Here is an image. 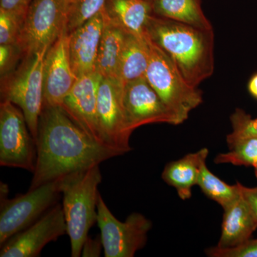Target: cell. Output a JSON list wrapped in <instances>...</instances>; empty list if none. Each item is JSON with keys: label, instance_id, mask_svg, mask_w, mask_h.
Wrapping results in <instances>:
<instances>
[{"label": "cell", "instance_id": "obj_13", "mask_svg": "<svg viewBox=\"0 0 257 257\" xmlns=\"http://www.w3.org/2000/svg\"><path fill=\"white\" fill-rule=\"evenodd\" d=\"M101 79L96 71L79 76L61 106L93 140L109 146L104 142L98 124V89Z\"/></svg>", "mask_w": 257, "mask_h": 257}, {"label": "cell", "instance_id": "obj_24", "mask_svg": "<svg viewBox=\"0 0 257 257\" xmlns=\"http://www.w3.org/2000/svg\"><path fill=\"white\" fill-rule=\"evenodd\" d=\"M107 0H76L71 6L67 28L71 33L104 9Z\"/></svg>", "mask_w": 257, "mask_h": 257}, {"label": "cell", "instance_id": "obj_12", "mask_svg": "<svg viewBox=\"0 0 257 257\" xmlns=\"http://www.w3.org/2000/svg\"><path fill=\"white\" fill-rule=\"evenodd\" d=\"M67 234L63 208L56 204L50 209L1 246V257H36L44 247Z\"/></svg>", "mask_w": 257, "mask_h": 257}, {"label": "cell", "instance_id": "obj_9", "mask_svg": "<svg viewBox=\"0 0 257 257\" xmlns=\"http://www.w3.org/2000/svg\"><path fill=\"white\" fill-rule=\"evenodd\" d=\"M36 141L30 133L23 111L8 100L0 105V165L33 172Z\"/></svg>", "mask_w": 257, "mask_h": 257}, {"label": "cell", "instance_id": "obj_10", "mask_svg": "<svg viewBox=\"0 0 257 257\" xmlns=\"http://www.w3.org/2000/svg\"><path fill=\"white\" fill-rule=\"evenodd\" d=\"M128 130L155 123L178 125L180 121L169 109L145 77L126 83L121 94Z\"/></svg>", "mask_w": 257, "mask_h": 257}, {"label": "cell", "instance_id": "obj_15", "mask_svg": "<svg viewBox=\"0 0 257 257\" xmlns=\"http://www.w3.org/2000/svg\"><path fill=\"white\" fill-rule=\"evenodd\" d=\"M103 10L69 33V55L77 77L96 71V62L103 28Z\"/></svg>", "mask_w": 257, "mask_h": 257}, {"label": "cell", "instance_id": "obj_18", "mask_svg": "<svg viewBox=\"0 0 257 257\" xmlns=\"http://www.w3.org/2000/svg\"><path fill=\"white\" fill-rule=\"evenodd\" d=\"M209 155L207 148L167 164L162 174V179L177 190L181 199L187 200L192 195V188L197 185L199 174Z\"/></svg>", "mask_w": 257, "mask_h": 257}, {"label": "cell", "instance_id": "obj_6", "mask_svg": "<svg viewBox=\"0 0 257 257\" xmlns=\"http://www.w3.org/2000/svg\"><path fill=\"white\" fill-rule=\"evenodd\" d=\"M70 9L67 0H32L18 42L23 55L50 49L67 27Z\"/></svg>", "mask_w": 257, "mask_h": 257}, {"label": "cell", "instance_id": "obj_11", "mask_svg": "<svg viewBox=\"0 0 257 257\" xmlns=\"http://www.w3.org/2000/svg\"><path fill=\"white\" fill-rule=\"evenodd\" d=\"M123 86L116 79L102 77L97 96L98 124L106 145L123 154L131 151L121 94Z\"/></svg>", "mask_w": 257, "mask_h": 257}, {"label": "cell", "instance_id": "obj_23", "mask_svg": "<svg viewBox=\"0 0 257 257\" xmlns=\"http://www.w3.org/2000/svg\"><path fill=\"white\" fill-rule=\"evenodd\" d=\"M229 151L218 155L216 164L235 166H253L257 164V138L243 139L229 147Z\"/></svg>", "mask_w": 257, "mask_h": 257}, {"label": "cell", "instance_id": "obj_17", "mask_svg": "<svg viewBox=\"0 0 257 257\" xmlns=\"http://www.w3.org/2000/svg\"><path fill=\"white\" fill-rule=\"evenodd\" d=\"M103 10L114 25L140 37L146 36L147 25L154 15L150 0H107Z\"/></svg>", "mask_w": 257, "mask_h": 257}, {"label": "cell", "instance_id": "obj_29", "mask_svg": "<svg viewBox=\"0 0 257 257\" xmlns=\"http://www.w3.org/2000/svg\"><path fill=\"white\" fill-rule=\"evenodd\" d=\"M32 0H0V9L18 14L26 15Z\"/></svg>", "mask_w": 257, "mask_h": 257}, {"label": "cell", "instance_id": "obj_33", "mask_svg": "<svg viewBox=\"0 0 257 257\" xmlns=\"http://www.w3.org/2000/svg\"><path fill=\"white\" fill-rule=\"evenodd\" d=\"M67 1H68L69 3H70L71 6H72V5L74 4V3H75L76 0H67Z\"/></svg>", "mask_w": 257, "mask_h": 257}, {"label": "cell", "instance_id": "obj_26", "mask_svg": "<svg viewBox=\"0 0 257 257\" xmlns=\"http://www.w3.org/2000/svg\"><path fill=\"white\" fill-rule=\"evenodd\" d=\"M25 15L0 9V45H18Z\"/></svg>", "mask_w": 257, "mask_h": 257}, {"label": "cell", "instance_id": "obj_16", "mask_svg": "<svg viewBox=\"0 0 257 257\" xmlns=\"http://www.w3.org/2000/svg\"><path fill=\"white\" fill-rule=\"evenodd\" d=\"M256 229V218L241 194L224 209L220 239L217 246L233 248L239 246L251 239Z\"/></svg>", "mask_w": 257, "mask_h": 257}, {"label": "cell", "instance_id": "obj_8", "mask_svg": "<svg viewBox=\"0 0 257 257\" xmlns=\"http://www.w3.org/2000/svg\"><path fill=\"white\" fill-rule=\"evenodd\" d=\"M97 213L104 256L133 257L146 245L152 223L143 214L133 213L122 222L113 215L100 194Z\"/></svg>", "mask_w": 257, "mask_h": 257}, {"label": "cell", "instance_id": "obj_30", "mask_svg": "<svg viewBox=\"0 0 257 257\" xmlns=\"http://www.w3.org/2000/svg\"><path fill=\"white\" fill-rule=\"evenodd\" d=\"M238 184H239L241 195L248 203L257 221V187L249 188V187H245L239 182H238Z\"/></svg>", "mask_w": 257, "mask_h": 257}, {"label": "cell", "instance_id": "obj_34", "mask_svg": "<svg viewBox=\"0 0 257 257\" xmlns=\"http://www.w3.org/2000/svg\"><path fill=\"white\" fill-rule=\"evenodd\" d=\"M254 170H255V175H256V177L257 179V164L256 165L254 166Z\"/></svg>", "mask_w": 257, "mask_h": 257}, {"label": "cell", "instance_id": "obj_35", "mask_svg": "<svg viewBox=\"0 0 257 257\" xmlns=\"http://www.w3.org/2000/svg\"><path fill=\"white\" fill-rule=\"evenodd\" d=\"M150 1L154 2V0H150Z\"/></svg>", "mask_w": 257, "mask_h": 257}, {"label": "cell", "instance_id": "obj_1", "mask_svg": "<svg viewBox=\"0 0 257 257\" xmlns=\"http://www.w3.org/2000/svg\"><path fill=\"white\" fill-rule=\"evenodd\" d=\"M35 141L37 160L30 189L124 155L93 140L62 106H43Z\"/></svg>", "mask_w": 257, "mask_h": 257}, {"label": "cell", "instance_id": "obj_4", "mask_svg": "<svg viewBox=\"0 0 257 257\" xmlns=\"http://www.w3.org/2000/svg\"><path fill=\"white\" fill-rule=\"evenodd\" d=\"M147 37L150 62L145 77L182 124L202 104V93L187 82L167 54Z\"/></svg>", "mask_w": 257, "mask_h": 257}, {"label": "cell", "instance_id": "obj_20", "mask_svg": "<svg viewBox=\"0 0 257 257\" xmlns=\"http://www.w3.org/2000/svg\"><path fill=\"white\" fill-rule=\"evenodd\" d=\"M150 62V47L147 35L140 37L126 33L120 57L116 81L121 85L145 77Z\"/></svg>", "mask_w": 257, "mask_h": 257}, {"label": "cell", "instance_id": "obj_14", "mask_svg": "<svg viewBox=\"0 0 257 257\" xmlns=\"http://www.w3.org/2000/svg\"><path fill=\"white\" fill-rule=\"evenodd\" d=\"M77 79L71 64L69 33L66 27L45 56L44 106H62Z\"/></svg>", "mask_w": 257, "mask_h": 257}, {"label": "cell", "instance_id": "obj_3", "mask_svg": "<svg viewBox=\"0 0 257 257\" xmlns=\"http://www.w3.org/2000/svg\"><path fill=\"white\" fill-rule=\"evenodd\" d=\"M101 182L99 165L64 177L62 208L72 257L82 256L89 230L97 223L98 187Z\"/></svg>", "mask_w": 257, "mask_h": 257}, {"label": "cell", "instance_id": "obj_2", "mask_svg": "<svg viewBox=\"0 0 257 257\" xmlns=\"http://www.w3.org/2000/svg\"><path fill=\"white\" fill-rule=\"evenodd\" d=\"M146 35L172 60L187 82L198 86L214 70V34L154 15Z\"/></svg>", "mask_w": 257, "mask_h": 257}, {"label": "cell", "instance_id": "obj_7", "mask_svg": "<svg viewBox=\"0 0 257 257\" xmlns=\"http://www.w3.org/2000/svg\"><path fill=\"white\" fill-rule=\"evenodd\" d=\"M49 49L28 57L26 64L3 87V100L18 106L25 115L30 133L36 140L44 106V65Z\"/></svg>", "mask_w": 257, "mask_h": 257}, {"label": "cell", "instance_id": "obj_32", "mask_svg": "<svg viewBox=\"0 0 257 257\" xmlns=\"http://www.w3.org/2000/svg\"><path fill=\"white\" fill-rule=\"evenodd\" d=\"M248 89L251 95L257 99V74H254L250 79Z\"/></svg>", "mask_w": 257, "mask_h": 257}, {"label": "cell", "instance_id": "obj_5", "mask_svg": "<svg viewBox=\"0 0 257 257\" xmlns=\"http://www.w3.org/2000/svg\"><path fill=\"white\" fill-rule=\"evenodd\" d=\"M63 177L29 189L25 194L8 199L7 185L1 183L0 245L31 226L55 206L62 194Z\"/></svg>", "mask_w": 257, "mask_h": 257}, {"label": "cell", "instance_id": "obj_22", "mask_svg": "<svg viewBox=\"0 0 257 257\" xmlns=\"http://www.w3.org/2000/svg\"><path fill=\"white\" fill-rule=\"evenodd\" d=\"M197 185L208 198L218 203L223 209L228 207L241 194L238 182L234 185L226 184L213 174L206 163L202 166Z\"/></svg>", "mask_w": 257, "mask_h": 257}, {"label": "cell", "instance_id": "obj_21", "mask_svg": "<svg viewBox=\"0 0 257 257\" xmlns=\"http://www.w3.org/2000/svg\"><path fill=\"white\" fill-rule=\"evenodd\" d=\"M154 15L203 30H213L199 0H154Z\"/></svg>", "mask_w": 257, "mask_h": 257}, {"label": "cell", "instance_id": "obj_31", "mask_svg": "<svg viewBox=\"0 0 257 257\" xmlns=\"http://www.w3.org/2000/svg\"><path fill=\"white\" fill-rule=\"evenodd\" d=\"M101 246V238L93 239L88 237L84 243L82 251V256H100Z\"/></svg>", "mask_w": 257, "mask_h": 257}, {"label": "cell", "instance_id": "obj_28", "mask_svg": "<svg viewBox=\"0 0 257 257\" xmlns=\"http://www.w3.org/2000/svg\"><path fill=\"white\" fill-rule=\"evenodd\" d=\"M21 54L23 52L17 44L0 45V73L2 77L9 73Z\"/></svg>", "mask_w": 257, "mask_h": 257}, {"label": "cell", "instance_id": "obj_25", "mask_svg": "<svg viewBox=\"0 0 257 257\" xmlns=\"http://www.w3.org/2000/svg\"><path fill=\"white\" fill-rule=\"evenodd\" d=\"M232 132L226 136L229 147L243 139L257 138V118L252 119L241 109H236L231 115Z\"/></svg>", "mask_w": 257, "mask_h": 257}, {"label": "cell", "instance_id": "obj_19", "mask_svg": "<svg viewBox=\"0 0 257 257\" xmlns=\"http://www.w3.org/2000/svg\"><path fill=\"white\" fill-rule=\"evenodd\" d=\"M104 28L98 50L96 71L102 77L116 80L120 57L124 47L126 32L106 18L104 12Z\"/></svg>", "mask_w": 257, "mask_h": 257}, {"label": "cell", "instance_id": "obj_27", "mask_svg": "<svg viewBox=\"0 0 257 257\" xmlns=\"http://www.w3.org/2000/svg\"><path fill=\"white\" fill-rule=\"evenodd\" d=\"M206 253L211 257H257V239H250L233 248H220L217 246L207 248Z\"/></svg>", "mask_w": 257, "mask_h": 257}]
</instances>
